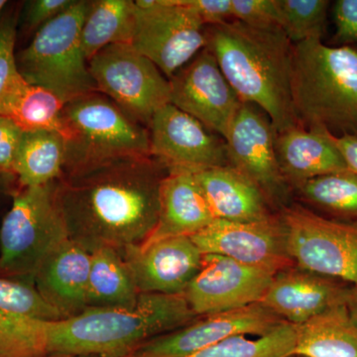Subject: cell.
Masks as SVG:
<instances>
[{
    "label": "cell",
    "mask_w": 357,
    "mask_h": 357,
    "mask_svg": "<svg viewBox=\"0 0 357 357\" xmlns=\"http://www.w3.org/2000/svg\"><path fill=\"white\" fill-rule=\"evenodd\" d=\"M44 357H89V356H62V354H50Z\"/></svg>",
    "instance_id": "cell-40"
},
{
    "label": "cell",
    "mask_w": 357,
    "mask_h": 357,
    "mask_svg": "<svg viewBox=\"0 0 357 357\" xmlns=\"http://www.w3.org/2000/svg\"><path fill=\"white\" fill-rule=\"evenodd\" d=\"M135 10L132 0L89 1L81 33L82 48L88 63L109 45L131 44Z\"/></svg>",
    "instance_id": "cell-27"
},
{
    "label": "cell",
    "mask_w": 357,
    "mask_h": 357,
    "mask_svg": "<svg viewBox=\"0 0 357 357\" xmlns=\"http://www.w3.org/2000/svg\"><path fill=\"white\" fill-rule=\"evenodd\" d=\"M62 317L34 286L0 277V357L48 354V323Z\"/></svg>",
    "instance_id": "cell-17"
},
{
    "label": "cell",
    "mask_w": 357,
    "mask_h": 357,
    "mask_svg": "<svg viewBox=\"0 0 357 357\" xmlns=\"http://www.w3.org/2000/svg\"><path fill=\"white\" fill-rule=\"evenodd\" d=\"M234 20L261 29H281L277 0H231Z\"/></svg>",
    "instance_id": "cell-33"
},
{
    "label": "cell",
    "mask_w": 357,
    "mask_h": 357,
    "mask_svg": "<svg viewBox=\"0 0 357 357\" xmlns=\"http://www.w3.org/2000/svg\"><path fill=\"white\" fill-rule=\"evenodd\" d=\"M140 293L183 294L203 264L190 236L145 241L119 250Z\"/></svg>",
    "instance_id": "cell-18"
},
{
    "label": "cell",
    "mask_w": 357,
    "mask_h": 357,
    "mask_svg": "<svg viewBox=\"0 0 357 357\" xmlns=\"http://www.w3.org/2000/svg\"><path fill=\"white\" fill-rule=\"evenodd\" d=\"M89 1L76 0L70 8L36 32L31 43L16 55L28 84L42 86L68 103L98 91L81 43Z\"/></svg>",
    "instance_id": "cell-6"
},
{
    "label": "cell",
    "mask_w": 357,
    "mask_h": 357,
    "mask_svg": "<svg viewBox=\"0 0 357 357\" xmlns=\"http://www.w3.org/2000/svg\"><path fill=\"white\" fill-rule=\"evenodd\" d=\"M215 220L259 222L272 217L264 192L230 165L194 172Z\"/></svg>",
    "instance_id": "cell-22"
},
{
    "label": "cell",
    "mask_w": 357,
    "mask_h": 357,
    "mask_svg": "<svg viewBox=\"0 0 357 357\" xmlns=\"http://www.w3.org/2000/svg\"><path fill=\"white\" fill-rule=\"evenodd\" d=\"M168 169L153 156L126 157L62 176L56 198L70 241L88 252L145 243L158 220Z\"/></svg>",
    "instance_id": "cell-1"
},
{
    "label": "cell",
    "mask_w": 357,
    "mask_h": 357,
    "mask_svg": "<svg viewBox=\"0 0 357 357\" xmlns=\"http://www.w3.org/2000/svg\"><path fill=\"white\" fill-rule=\"evenodd\" d=\"M140 292L119 250L110 248L91 252L88 307H129Z\"/></svg>",
    "instance_id": "cell-25"
},
{
    "label": "cell",
    "mask_w": 357,
    "mask_h": 357,
    "mask_svg": "<svg viewBox=\"0 0 357 357\" xmlns=\"http://www.w3.org/2000/svg\"><path fill=\"white\" fill-rule=\"evenodd\" d=\"M65 103L55 93L24 82L0 109L23 132L57 131L62 134Z\"/></svg>",
    "instance_id": "cell-28"
},
{
    "label": "cell",
    "mask_w": 357,
    "mask_h": 357,
    "mask_svg": "<svg viewBox=\"0 0 357 357\" xmlns=\"http://www.w3.org/2000/svg\"><path fill=\"white\" fill-rule=\"evenodd\" d=\"M191 238L204 255L225 256L274 274L294 265L283 218L274 215L250 222L215 220Z\"/></svg>",
    "instance_id": "cell-11"
},
{
    "label": "cell",
    "mask_w": 357,
    "mask_h": 357,
    "mask_svg": "<svg viewBox=\"0 0 357 357\" xmlns=\"http://www.w3.org/2000/svg\"><path fill=\"white\" fill-rule=\"evenodd\" d=\"M291 98L303 128L357 134V49L317 39L294 44Z\"/></svg>",
    "instance_id": "cell-4"
},
{
    "label": "cell",
    "mask_w": 357,
    "mask_h": 357,
    "mask_svg": "<svg viewBox=\"0 0 357 357\" xmlns=\"http://www.w3.org/2000/svg\"><path fill=\"white\" fill-rule=\"evenodd\" d=\"M76 0H33L26 4L25 27L38 30L70 8Z\"/></svg>",
    "instance_id": "cell-34"
},
{
    "label": "cell",
    "mask_w": 357,
    "mask_h": 357,
    "mask_svg": "<svg viewBox=\"0 0 357 357\" xmlns=\"http://www.w3.org/2000/svg\"><path fill=\"white\" fill-rule=\"evenodd\" d=\"M296 326V356L357 357V326L345 305Z\"/></svg>",
    "instance_id": "cell-24"
},
{
    "label": "cell",
    "mask_w": 357,
    "mask_h": 357,
    "mask_svg": "<svg viewBox=\"0 0 357 357\" xmlns=\"http://www.w3.org/2000/svg\"><path fill=\"white\" fill-rule=\"evenodd\" d=\"M65 160L62 134L47 130L23 132L14 175L23 188L48 185L62 177Z\"/></svg>",
    "instance_id": "cell-26"
},
{
    "label": "cell",
    "mask_w": 357,
    "mask_h": 357,
    "mask_svg": "<svg viewBox=\"0 0 357 357\" xmlns=\"http://www.w3.org/2000/svg\"><path fill=\"white\" fill-rule=\"evenodd\" d=\"M206 35V48L241 102L262 109L276 133L300 126L291 98L294 44L283 30L231 20L208 26Z\"/></svg>",
    "instance_id": "cell-2"
},
{
    "label": "cell",
    "mask_w": 357,
    "mask_h": 357,
    "mask_svg": "<svg viewBox=\"0 0 357 357\" xmlns=\"http://www.w3.org/2000/svg\"><path fill=\"white\" fill-rule=\"evenodd\" d=\"M131 45L173 77L206 48V26L187 0H137Z\"/></svg>",
    "instance_id": "cell-9"
},
{
    "label": "cell",
    "mask_w": 357,
    "mask_h": 357,
    "mask_svg": "<svg viewBox=\"0 0 357 357\" xmlns=\"http://www.w3.org/2000/svg\"><path fill=\"white\" fill-rule=\"evenodd\" d=\"M276 274L225 256L204 255L203 264L184 292L198 317L261 303Z\"/></svg>",
    "instance_id": "cell-15"
},
{
    "label": "cell",
    "mask_w": 357,
    "mask_h": 357,
    "mask_svg": "<svg viewBox=\"0 0 357 357\" xmlns=\"http://www.w3.org/2000/svg\"><path fill=\"white\" fill-rule=\"evenodd\" d=\"M170 103L225 138L241 107L236 91L208 49L169 79Z\"/></svg>",
    "instance_id": "cell-12"
},
{
    "label": "cell",
    "mask_w": 357,
    "mask_h": 357,
    "mask_svg": "<svg viewBox=\"0 0 357 357\" xmlns=\"http://www.w3.org/2000/svg\"><path fill=\"white\" fill-rule=\"evenodd\" d=\"M223 140L230 166L253 181L268 201L283 198L286 180L275 149V130L262 109L241 103Z\"/></svg>",
    "instance_id": "cell-16"
},
{
    "label": "cell",
    "mask_w": 357,
    "mask_h": 357,
    "mask_svg": "<svg viewBox=\"0 0 357 357\" xmlns=\"http://www.w3.org/2000/svg\"><path fill=\"white\" fill-rule=\"evenodd\" d=\"M89 70L98 93L145 128L170 103L169 79L131 44L105 47L89 61Z\"/></svg>",
    "instance_id": "cell-8"
},
{
    "label": "cell",
    "mask_w": 357,
    "mask_h": 357,
    "mask_svg": "<svg viewBox=\"0 0 357 357\" xmlns=\"http://www.w3.org/2000/svg\"><path fill=\"white\" fill-rule=\"evenodd\" d=\"M56 182L23 188L14 196L0 227V273L34 279L46 258L69 241Z\"/></svg>",
    "instance_id": "cell-7"
},
{
    "label": "cell",
    "mask_w": 357,
    "mask_h": 357,
    "mask_svg": "<svg viewBox=\"0 0 357 357\" xmlns=\"http://www.w3.org/2000/svg\"><path fill=\"white\" fill-rule=\"evenodd\" d=\"M23 131L13 121L0 116V174L14 175Z\"/></svg>",
    "instance_id": "cell-35"
},
{
    "label": "cell",
    "mask_w": 357,
    "mask_h": 357,
    "mask_svg": "<svg viewBox=\"0 0 357 357\" xmlns=\"http://www.w3.org/2000/svg\"><path fill=\"white\" fill-rule=\"evenodd\" d=\"M328 134L349 170L357 175V134H344V135H333L330 132Z\"/></svg>",
    "instance_id": "cell-38"
},
{
    "label": "cell",
    "mask_w": 357,
    "mask_h": 357,
    "mask_svg": "<svg viewBox=\"0 0 357 357\" xmlns=\"http://www.w3.org/2000/svg\"><path fill=\"white\" fill-rule=\"evenodd\" d=\"M275 149L286 182L296 185L328 174L351 171L328 131L299 126L275 132Z\"/></svg>",
    "instance_id": "cell-23"
},
{
    "label": "cell",
    "mask_w": 357,
    "mask_h": 357,
    "mask_svg": "<svg viewBox=\"0 0 357 357\" xmlns=\"http://www.w3.org/2000/svg\"><path fill=\"white\" fill-rule=\"evenodd\" d=\"M294 264L357 287V223H347L293 206L283 213Z\"/></svg>",
    "instance_id": "cell-10"
},
{
    "label": "cell",
    "mask_w": 357,
    "mask_h": 357,
    "mask_svg": "<svg viewBox=\"0 0 357 357\" xmlns=\"http://www.w3.org/2000/svg\"><path fill=\"white\" fill-rule=\"evenodd\" d=\"M297 326L283 321L262 337L236 335L185 357H295Z\"/></svg>",
    "instance_id": "cell-29"
},
{
    "label": "cell",
    "mask_w": 357,
    "mask_h": 357,
    "mask_svg": "<svg viewBox=\"0 0 357 357\" xmlns=\"http://www.w3.org/2000/svg\"><path fill=\"white\" fill-rule=\"evenodd\" d=\"M183 294L140 293L129 307H88L48 323V354L126 357L198 319Z\"/></svg>",
    "instance_id": "cell-3"
},
{
    "label": "cell",
    "mask_w": 357,
    "mask_h": 357,
    "mask_svg": "<svg viewBox=\"0 0 357 357\" xmlns=\"http://www.w3.org/2000/svg\"><path fill=\"white\" fill-rule=\"evenodd\" d=\"M15 42L16 21L4 18L0 21V109L25 82L16 63Z\"/></svg>",
    "instance_id": "cell-32"
},
{
    "label": "cell",
    "mask_w": 357,
    "mask_h": 357,
    "mask_svg": "<svg viewBox=\"0 0 357 357\" xmlns=\"http://www.w3.org/2000/svg\"><path fill=\"white\" fill-rule=\"evenodd\" d=\"M296 187L304 199L319 208L357 218V175L351 171L311 178Z\"/></svg>",
    "instance_id": "cell-30"
},
{
    "label": "cell",
    "mask_w": 357,
    "mask_h": 357,
    "mask_svg": "<svg viewBox=\"0 0 357 357\" xmlns=\"http://www.w3.org/2000/svg\"><path fill=\"white\" fill-rule=\"evenodd\" d=\"M215 220L194 173L169 170L161 182L156 227L146 241L198 234Z\"/></svg>",
    "instance_id": "cell-21"
},
{
    "label": "cell",
    "mask_w": 357,
    "mask_h": 357,
    "mask_svg": "<svg viewBox=\"0 0 357 357\" xmlns=\"http://www.w3.org/2000/svg\"><path fill=\"white\" fill-rule=\"evenodd\" d=\"M62 119L66 142L63 176L116 159L151 156L148 128L98 91L66 103Z\"/></svg>",
    "instance_id": "cell-5"
},
{
    "label": "cell",
    "mask_w": 357,
    "mask_h": 357,
    "mask_svg": "<svg viewBox=\"0 0 357 357\" xmlns=\"http://www.w3.org/2000/svg\"><path fill=\"white\" fill-rule=\"evenodd\" d=\"M6 0H0V11L2 10L4 6H6Z\"/></svg>",
    "instance_id": "cell-41"
},
{
    "label": "cell",
    "mask_w": 357,
    "mask_h": 357,
    "mask_svg": "<svg viewBox=\"0 0 357 357\" xmlns=\"http://www.w3.org/2000/svg\"><path fill=\"white\" fill-rule=\"evenodd\" d=\"M91 260V253L69 239L46 258L35 274V288L63 319L88 309Z\"/></svg>",
    "instance_id": "cell-20"
},
{
    "label": "cell",
    "mask_w": 357,
    "mask_h": 357,
    "mask_svg": "<svg viewBox=\"0 0 357 357\" xmlns=\"http://www.w3.org/2000/svg\"><path fill=\"white\" fill-rule=\"evenodd\" d=\"M206 27L234 20L231 0H187Z\"/></svg>",
    "instance_id": "cell-37"
},
{
    "label": "cell",
    "mask_w": 357,
    "mask_h": 357,
    "mask_svg": "<svg viewBox=\"0 0 357 357\" xmlns=\"http://www.w3.org/2000/svg\"><path fill=\"white\" fill-rule=\"evenodd\" d=\"M261 303L199 317L189 325L141 345L126 357H185L236 335L262 337L283 323Z\"/></svg>",
    "instance_id": "cell-13"
},
{
    "label": "cell",
    "mask_w": 357,
    "mask_h": 357,
    "mask_svg": "<svg viewBox=\"0 0 357 357\" xmlns=\"http://www.w3.org/2000/svg\"><path fill=\"white\" fill-rule=\"evenodd\" d=\"M148 130L150 154L168 171L229 165L225 140L171 103L155 112Z\"/></svg>",
    "instance_id": "cell-14"
},
{
    "label": "cell",
    "mask_w": 357,
    "mask_h": 357,
    "mask_svg": "<svg viewBox=\"0 0 357 357\" xmlns=\"http://www.w3.org/2000/svg\"><path fill=\"white\" fill-rule=\"evenodd\" d=\"M345 307L351 317V321L357 326V287L351 286L345 301Z\"/></svg>",
    "instance_id": "cell-39"
},
{
    "label": "cell",
    "mask_w": 357,
    "mask_h": 357,
    "mask_svg": "<svg viewBox=\"0 0 357 357\" xmlns=\"http://www.w3.org/2000/svg\"><path fill=\"white\" fill-rule=\"evenodd\" d=\"M335 41L347 46L357 44V0H337L333 6Z\"/></svg>",
    "instance_id": "cell-36"
},
{
    "label": "cell",
    "mask_w": 357,
    "mask_h": 357,
    "mask_svg": "<svg viewBox=\"0 0 357 357\" xmlns=\"http://www.w3.org/2000/svg\"><path fill=\"white\" fill-rule=\"evenodd\" d=\"M351 287L301 268H288L275 275L261 304L284 321L301 325L345 305Z\"/></svg>",
    "instance_id": "cell-19"
},
{
    "label": "cell",
    "mask_w": 357,
    "mask_h": 357,
    "mask_svg": "<svg viewBox=\"0 0 357 357\" xmlns=\"http://www.w3.org/2000/svg\"><path fill=\"white\" fill-rule=\"evenodd\" d=\"M281 29L293 44L321 40L326 31L330 1L326 0H277Z\"/></svg>",
    "instance_id": "cell-31"
}]
</instances>
